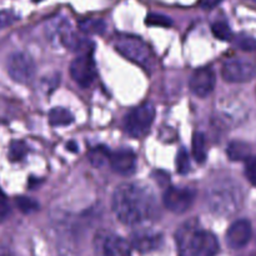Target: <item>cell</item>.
<instances>
[{
  "instance_id": "5",
  "label": "cell",
  "mask_w": 256,
  "mask_h": 256,
  "mask_svg": "<svg viewBox=\"0 0 256 256\" xmlns=\"http://www.w3.org/2000/svg\"><path fill=\"white\" fill-rule=\"evenodd\" d=\"M196 192L192 188H169L164 192L165 208L174 214H184L195 202Z\"/></svg>"
},
{
  "instance_id": "10",
  "label": "cell",
  "mask_w": 256,
  "mask_h": 256,
  "mask_svg": "<svg viewBox=\"0 0 256 256\" xmlns=\"http://www.w3.org/2000/svg\"><path fill=\"white\" fill-rule=\"evenodd\" d=\"M216 82V76L212 68H200L192 72L189 86L196 96L206 98L212 92Z\"/></svg>"
},
{
  "instance_id": "31",
  "label": "cell",
  "mask_w": 256,
  "mask_h": 256,
  "mask_svg": "<svg viewBox=\"0 0 256 256\" xmlns=\"http://www.w3.org/2000/svg\"><path fill=\"white\" fill-rule=\"evenodd\" d=\"M66 148H68V150H70V152H76V149H78V146H76V144H75L74 142H70L69 144L66 145Z\"/></svg>"
},
{
  "instance_id": "15",
  "label": "cell",
  "mask_w": 256,
  "mask_h": 256,
  "mask_svg": "<svg viewBox=\"0 0 256 256\" xmlns=\"http://www.w3.org/2000/svg\"><path fill=\"white\" fill-rule=\"evenodd\" d=\"M105 256H132V246L129 242L118 235H110L104 242Z\"/></svg>"
},
{
  "instance_id": "11",
  "label": "cell",
  "mask_w": 256,
  "mask_h": 256,
  "mask_svg": "<svg viewBox=\"0 0 256 256\" xmlns=\"http://www.w3.org/2000/svg\"><path fill=\"white\" fill-rule=\"evenodd\" d=\"M252 235V228L250 222L245 219L236 220L230 225L226 232V244L232 249H242L246 246Z\"/></svg>"
},
{
  "instance_id": "12",
  "label": "cell",
  "mask_w": 256,
  "mask_h": 256,
  "mask_svg": "<svg viewBox=\"0 0 256 256\" xmlns=\"http://www.w3.org/2000/svg\"><path fill=\"white\" fill-rule=\"evenodd\" d=\"M109 164L115 172L120 175H132L136 168V155L130 149H122L110 154Z\"/></svg>"
},
{
  "instance_id": "17",
  "label": "cell",
  "mask_w": 256,
  "mask_h": 256,
  "mask_svg": "<svg viewBox=\"0 0 256 256\" xmlns=\"http://www.w3.org/2000/svg\"><path fill=\"white\" fill-rule=\"evenodd\" d=\"M74 122V115L65 108H52L49 112L52 126H68Z\"/></svg>"
},
{
  "instance_id": "3",
  "label": "cell",
  "mask_w": 256,
  "mask_h": 256,
  "mask_svg": "<svg viewBox=\"0 0 256 256\" xmlns=\"http://www.w3.org/2000/svg\"><path fill=\"white\" fill-rule=\"evenodd\" d=\"M114 46L120 55L142 66L146 72H152L155 68L154 52L140 38L119 36L115 40Z\"/></svg>"
},
{
  "instance_id": "16",
  "label": "cell",
  "mask_w": 256,
  "mask_h": 256,
  "mask_svg": "<svg viewBox=\"0 0 256 256\" xmlns=\"http://www.w3.org/2000/svg\"><path fill=\"white\" fill-rule=\"evenodd\" d=\"M226 154L232 162H248L252 155V148L248 142H232L228 145Z\"/></svg>"
},
{
  "instance_id": "19",
  "label": "cell",
  "mask_w": 256,
  "mask_h": 256,
  "mask_svg": "<svg viewBox=\"0 0 256 256\" xmlns=\"http://www.w3.org/2000/svg\"><path fill=\"white\" fill-rule=\"evenodd\" d=\"M110 154L112 152H109V149L105 145H98V146H94L90 150L88 156H89V162L92 166L102 168L106 162H109Z\"/></svg>"
},
{
  "instance_id": "23",
  "label": "cell",
  "mask_w": 256,
  "mask_h": 256,
  "mask_svg": "<svg viewBox=\"0 0 256 256\" xmlns=\"http://www.w3.org/2000/svg\"><path fill=\"white\" fill-rule=\"evenodd\" d=\"M145 24L149 25V26L170 28L172 25V20L164 14H155V12H152L145 19Z\"/></svg>"
},
{
  "instance_id": "1",
  "label": "cell",
  "mask_w": 256,
  "mask_h": 256,
  "mask_svg": "<svg viewBox=\"0 0 256 256\" xmlns=\"http://www.w3.org/2000/svg\"><path fill=\"white\" fill-rule=\"evenodd\" d=\"M112 212L125 225L142 224L156 214L152 192L140 184H122L112 195Z\"/></svg>"
},
{
  "instance_id": "26",
  "label": "cell",
  "mask_w": 256,
  "mask_h": 256,
  "mask_svg": "<svg viewBox=\"0 0 256 256\" xmlns=\"http://www.w3.org/2000/svg\"><path fill=\"white\" fill-rule=\"evenodd\" d=\"M235 45L245 52H254L256 49V39L249 35L242 34L235 39Z\"/></svg>"
},
{
  "instance_id": "8",
  "label": "cell",
  "mask_w": 256,
  "mask_h": 256,
  "mask_svg": "<svg viewBox=\"0 0 256 256\" xmlns=\"http://www.w3.org/2000/svg\"><path fill=\"white\" fill-rule=\"evenodd\" d=\"M186 246L192 256H215L220 249L216 236L205 230H196L188 240Z\"/></svg>"
},
{
  "instance_id": "21",
  "label": "cell",
  "mask_w": 256,
  "mask_h": 256,
  "mask_svg": "<svg viewBox=\"0 0 256 256\" xmlns=\"http://www.w3.org/2000/svg\"><path fill=\"white\" fill-rule=\"evenodd\" d=\"M212 32L216 39L222 40V42H229L232 40V32L229 24L225 22H215L212 25Z\"/></svg>"
},
{
  "instance_id": "30",
  "label": "cell",
  "mask_w": 256,
  "mask_h": 256,
  "mask_svg": "<svg viewBox=\"0 0 256 256\" xmlns=\"http://www.w3.org/2000/svg\"><path fill=\"white\" fill-rule=\"evenodd\" d=\"M222 0H199V6L204 10H212L222 4Z\"/></svg>"
},
{
  "instance_id": "33",
  "label": "cell",
  "mask_w": 256,
  "mask_h": 256,
  "mask_svg": "<svg viewBox=\"0 0 256 256\" xmlns=\"http://www.w3.org/2000/svg\"><path fill=\"white\" fill-rule=\"evenodd\" d=\"M250 2H256V0H250Z\"/></svg>"
},
{
  "instance_id": "28",
  "label": "cell",
  "mask_w": 256,
  "mask_h": 256,
  "mask_svg": "<svg viewBox=\"0 0 256 256\" xmlns=\"http://www.w3.org/2000/svg\"><path fill=\"white\" fill-rule=\"evenodd\" d=\"M15 20H18V16L12 10H2L0 12V30L12 25Z\"/></svg>"
},
{
  "instance_id": "2",
  "label": "cell",
  "mask_w": 256,
  "mask_h": 256,
  "mask_svg": "<svg viewBox=\"0 0 256 256\" xmlns=\"http://www.w3.org/2000/svg\"><path fill=\"white\" fill-rule=\"evenodd\" d=\"M208 205L210 210L219 215H232L240 208L242 192L240 188L232 182L216 184L208 192Z\"/></svg>"
},
{
  "instance_id": "9",
  "label": "cell",
  "mask_w": 256,
  "mask_h": 256,
  "mask_svg": "<svg viewBox=\"0 0 256 256\" xmlns=\"http://www.w3.org/2000/svg\"><path fill=\"white\" fill-rule=\"evenodd\" d=\"M256 75V66L245 60H229L222 65V76L228 82H246Z\"/></svg>"
},
{
  "instance_id": "24",
  "label": "cell",
  "mask_w": 256,
  "mask_h": 256,
  "mask_svg": "<svg viewBox=\"0 0 256 256\" xmlns=\"http://www.w3.org/2000/svg\"><path fill=\"white\" fill-rule=\"evenodd\" d=\"M15 202H16V206L19 208L20 212H24V214H32V212H35L39 209V204L35 200L26 196L16 198Z\"/></svg>"
},
{
  "instance_id": "4",
  "label": "cell",
  "mask_w": 256,
  "mask_h": 256,
  "mask_svg": "<svg viewBox=\"0 0 256 256\" xmlns=\"http://www.w3.org/2000/svg\"><path fill=\"white\" fill-rule=\"evenodd\" d=\"M155 119V108L152 102H144L134 108L124 119V130L135 139L145 136L149 132Z\"/></svg>"
},
{
  "instance_id": "32",
  "label": "cell",
  "mask_w": 256,
  "mask_h": 256,
  "mask_svg": "<svg viewBox=\"0 0 256 256\" xmlns=\"http://www.w3.org/2000/svg\"><path fill=\"white\" fill-rule=\"evenodd\" d=\"M32 2H42V0H32Z\"/></svg>"
},
{
  "instance_id": "13",
  "label": "cell",
  "mask_w": 256,
  "mask_h": 256,
  "mask_svg": "<svg viewBox=\"0 0 256 256\" xmlns=\"http://www.w3.org/2000/svg\"><path fill=\"white\" fill-rule=\"evenodd\" d=\"M60 42L68 49L72 50V52H82V54L92 52V48H94L92 42L75 34L70 28H65V29L62 30V32H60Z\"/></svg>"
},
{
  "instance_id": "7",
  "label": "cell",
  "mask_w": 256,
  "mask_h": 256,
  "mask_svg": "<svg viewBox=\"0 0 256 256\" xmlns=\"http://www.w3.org/2000/svg\"><path fill=\"white\" fill-rule=\"evenodd\" d=\"M70 75L79 86L88 88L92 84L96 76V69L92 52L82 54L72 60L70 64Z\"/></svg>"
},
{
  "instance_id": "25",
  "label": "cell",
  "mask_w": 256,
  "mask_h": 256,
  "mask_svg": "<svg viewBox=\"0 0 256 256\" xmlns=\"http://www.w3.org/2000/svg\"><path fill=\"white\" fill-rule=\"evenodd\" d=\"M28 148L24 142H12L9 149V158L12 162H19L26 155Z\"/></svg>"
},
{
  "instance_id": "18",
  "label": "cell",
  "mask_w": 256,
  "mask_h": 256,
  "mask_svg": "<svg viewBox=\"0 0 256 256\" xmlns=\"http://www.w3.org/2000/svg\"><path fill=\"white\" fill-rule=\"evenodd\" d=\"M192 149L195 162L199 164L205 162L206 160V140H205V135L202 132H195L192 136Z\"/></svg>"
},
{
  "instance_id": "14",
  "label": "cell",
  "mask_w": 256,
  "mask_h": 256,
  "mask_svg": "<svg viewBox=\"0 0 256 256\" xmlns=\"http://www.w3.org/2000/svg\"><path fill=\"white\" fill-rule=\"evenodd\" d=\"M132 246L140 252H148L155 250L162 242V235L152 232H142L132 235Z\"/></svg>"
},
{
  "instance_id": "27",
  "label": "cell",
  "mask_w": 256,
  "mask_h": 256,
  "mask_svg": "<svg viewBox=\"0 0 256 256\" xmlns=\"http://www.w3.org/2000/svg\"><path fill=\"white\" fill-rule=\"evenodd\" d=\"M245 175H246V179L254 186H256V156L250 158L246 162V165H245Z\"/></svg>"
},
{
  "instance_id": "29",
  "label": "cell",
  "mask_w": 256,
  "mask_h": 256,
  "mask_svg": "<svg viewBox=\"0 0 256 256\" xmlns=\"http://www.w3.org/2000/svg\"><path fill=\"white\" fill-rule=\"evenodd\" d=\"M10 214V205L8 202L6 196L4 192L0 190V222H4Z\"/></svg>"
},
{
  "instance_id": "20",
  "label": "cell",
  "mask_w": 256,
  "mask_h": 256,
  "mask_svg": "<svg viewBox=\"0 0 256 256\" xmlns=\"http://www.w3.org/2000/svg\"><path fill=\"white\" fill-rule=\"evenodd\" d=\"M79 29L85 34H102L106 29V22L102 19H94V18H88L79 22Z\"/></svg>"
},
{
  "instance_id": "6",
  "label": "cell",
  "mask_w": 256,
  "mask_h": 256,
  "mask_svg": "<svg viewBox=\"0 0 256 256\" xmlns=\"http://www.w3.org/2000/svg\"><path fill=\"white\" fill-rule=\"evenodd\" d=\"M6 68L10 78L20 84H28L35 75L34 62L24 52H14L10 55Z\"/></svg>"
},
{
  "instance_id": "22",
  "label": "cell",
  "mask_w": 256,
  "mask_h": 256,
  "mask_svg": "<svg viewBox=\"0 0 256 256\" xmlns=\"http://www.w3.org/2000/svg\"><path fill=\"white\" fill-rule=\"evenodd\" d=\"M175 164H176V172H179V174L185 175L190 172L189 152H186V149H185V148H182V149L178 152Z\"/></svg>"
}]
</instances>
